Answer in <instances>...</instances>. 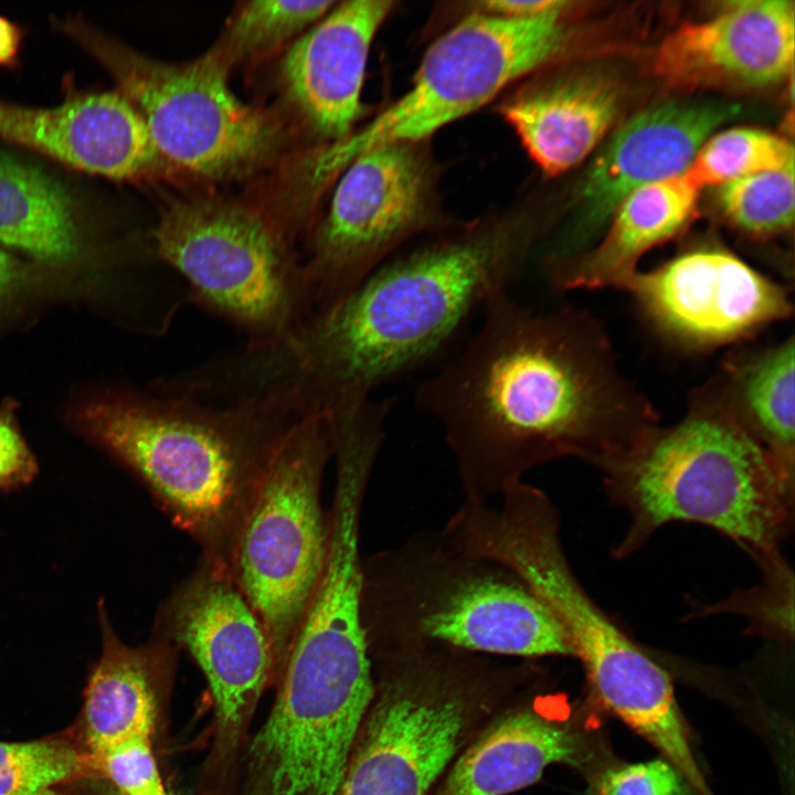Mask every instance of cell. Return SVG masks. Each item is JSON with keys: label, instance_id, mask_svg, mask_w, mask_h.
Masks as SVG:
<instances>
[{"label": "cell", "instance_id": "cell-1", "mask_svg": "<svg viewBox=\"0 0 795 795\" xmlns=\"http://www.w3.org/2000/svg\"><path fill=\"white\" fill-rule=\"evenodd\" d=\"M462 351L423 381L417 409L442 426L466 499L577 457L603 469L650 427L576 314L490 299Z\"/></svg>", "mask_w": 795, "mask_h": 795}, {"label": "cell", "instance_id": "cell-2", "mask_svg": "<svg viewBox=\"0 0 795 795\" xmlns=\"http://www.w3.org/2000/svg\"><path fill=\"white\" fill-rule=\"evenodd\" d=\"M537 230L521 215L487 221L386 259L258 351L263 386L307 415L329 413L424 365L478 309L508 292Z\"/></svg>", "mask_w": 795, "mask_h": 795}, {"label": "cell", "instance_id": "cell-3", "mask_svg": "<svg viewBox=\"0 0 795 795\" xmlns=\"http://www.w3.org/2000/svg\"><path fill=\"white\" fill-rule=\"evenodd\" d=\"M162 392L99 400L82 423L201 544L203 560L227 570L274 449L305 416L276 401L221 405Z\"/></svg>", "mask_w": 795, "mask_h": 795}, {"label": "cell", "instance_id": "cell-4", "mask_svg": "<svg viewBox=\"0 0 795 795\" xmlns=\"http://www.w3.org/2000/svg\"><path fill=\"white\" fill-rule=\"evenodd\" d=\"M628 518L616 558L674 522L707 526L755 561L780 551L794 526V470L746 427L729 401L693 406L678 424L645 431L603 469Z\"/></svg>", "mask_w": 795, "mask_h": 795}, {"label": "cell", "instance_id": "cell-5", "mask_svg": "<svg viewBox=\"0 0 795 795\" xmlns=\"http://www.w3.org/2000/svg\"><path fill=\"white\" fill-rule=\"evenodd\" d=\"M361 604L370 650L572 656L560 627L517 575L454 549L439 532L417 533L362 559Z\"/></svg>", "mask_w": 795, "mask_h": 795}, {"label": "cell", "instance_id": "cell-6", "mask_svg": "<svg viewBox=\"0 0 795 795\" xmlns=\"http://www.w3.org/2000/svg\"><path fill=\"white\" fill-rule=\"evenodd\" d=\"M272 710L248 752V795H337L374 697L363 628L309 616L276 677Z\"/></svg>", "mask_w": 795, "mask_h": 795}, {"label": "cell", "instance_id": "cell-7", "mask_svg": "<svg viewBox=\"0 0 795 795\" xmlns=\"http://www.w3.org/2000/svg\"><path fill=\"white\" fill-rule=\"evenodd\" d=\"M192 303L233 324L246 347L272 344L310 315L303 256L275 218L211 197L167 203L150 233Z\"/></svg>", "mask_w": 795, "mask_h": 795}, {"label": "cell", "instance_id": "cell-8", "mask_svg": "<svg viewBox=\"0 0 795 795\" xmlns=\"http://www.w3.org/2000/svg\"><path fill=\"white\" fill-rule=\"evenodd\" d=\"M332 456L328 414L293 425L267 463L229 558L232 580L267 633L276 676L325 566L329 513L320 490Z\"/></svg>", "mask_w": 795, "mask_h": 795}, {"label": "cell", "instance_id": "cell-9", "mask_svg": "<svg viewBox=\"0 0 795 795\" xmlns=\"http://www.w3.org/2000/svg\"><path fill=\"white\" fill-rule=\"evenodd\" d=\"M53 21L107 70L173 168L230 179L254 171L276 152L277 126L233 93L231 68L211 49L195 60L169 63L135 51L83 18Z\"/></svg>", "mask_w": 795, "mask_h": 795}, {"label": "cell", "instance_id": "cell-10", "mask_svg": "<svg viewBox=\"0 0 795 795\" xmlns=\"http://www.w3.org/2000/svg\"><path fill=\"white\" fill-rule=\"evenodd\" d=\"M570 4L528 18L475 11L460 20L426 50L405 94L324 152L319 174L328 178L381 145L420 144L544 65L565 44Z\"/></svg>", "mask_w": 795, "mask_h": 795}, {"label": "cell", "instance_id": "cell-11", "mask_svg": "<svg viewBox=\"0 0 795 795\" xmlns=\"http://www.w3.org/2000/svg\"><path fill=\"white\" fill-rule=\"evenodd\" d=\"M417 146L381 145L343 169L303 256L309 316L348 295L402 242L438 224L431 170Z\"/></svg>", "mask_w": 795, "mask_h": 795}, {"label": "cell", "instance_id": "cell-12", "mask_svg": "<svg viewBox=\"0 0 795 795\" xmlns=\"http://www.w3.org/2000/svg\"><path fill=\"white\" fill-rule=\"evenodd\" d=\"M388 661L337 795H427L463 741L469 706L448 660L422 649Z\"/></svg>", "mask_w": 795, "mask_h": 795}, {"label": "cell", "instance_id": "cell-13", "mask_svg": "<svg viewBox=\"0 0 795 795\" xmlns=\"http://www.w3.org/2000/svg\"><path fill=\"white\" fill-rule=\"evenodd\" d=\"M158 627L204 674L215 712L213 755L230 762L263 690L276 676L262 622L227 570L203 560L166 602Z\"/></svg>", "mask_w": 795, "mask_h": 795}, {"label": "cell", "instance_id": "cell-14", "mask_svg": "<svg viewBox=\"0 0 795 795\" xmlns=\"http://www.w3.org/2000/svg\"><path fill=\"white\" fill-rule=\"evenodd\" d=\"M664 331L698 347L727 343L785 318V290L717 247L682 253L625 287Z\"/></svg>", "mask_w": 795, "mask_h": 795}, {"label": "cell", "instance_id": "cell-15", "mask_svg": "<svg viewBox=\"0 0 795 795\" xmlns=\"http://www.w3.org/2000/svg\"><path fill=\"white\" fill-rule=\"evenodd\" d=\"M64 88V100L52 107L0 100V139L117 181L149 179L173 168L118 89H78L71 81Z\"/></svg>", "mask_w": 795, "mask_h": 795}, {"label": "cell", "instance_id": "cell-16", "mask_svg": "<svg viewBox=\"0 0 795 795\" xmlns=\"http://www.w3.org/2000/svg\"><path fill=\"white\" fill-rule=\"evenodd\" d=\"M792 1H731L707 20L687 23L658 47L654 70L679 87H760L793 68Z\"/></svg>", "mask_w": 795, "mask_h": 795}, {"label": "cell", "instance_id": "cell-17", "mask_svg": "<svg viewBox=\"0 0 795 795\" xmlns=\"http://www.w3.org/2000/svg\"><path fill=\"white\" fill-rule=\"evenodd\" d=\"M392 6L386 0L337 2L287 49L279 68L282 88L316 136L336 142L350 136L363 109L369 52Z\"/></svg>", "mask_w": 795, "mask_h": 795}, {"label": "cell", "instance_id": "cell-18", "mask_svg": "<svg viewBox=\"0 0 795 795\" xmlns=\"http://www.w3.org/2000/svg\"><path fill=\"white\" fill-rule=\"evenodd\" d=\"M732 105L669 100L636 114L593 161L581 191V230L591 233L621 201L647 183L681 174Z\"/></svg>", "mask_w": 795, "mask_h": 795}, {"label": "cell", "instance_id": "cell-19", "mask_svg": "<svg viewBox=\"0 0 795 795\" xmlns=\"http://www.w3.org/2000/svg\"><path fill=\"white\" fill-rule=\"evenodd\" d=\"M617 108V89L608 80L582 74L526 84L500 113L537 166L555 176L592 152Z\"/></svg>", "mask_w": 795, "mask_h": 795}, {"label": "cell", "instance_id": "cell-20", "mask_svg": "<svg viewBox=\"0 0 795 795\" xmlns=\"http://www.w3.org/2000/svg\"><path fill=\"white\" fill-rule=\"evenodd\" d=\"M702 189L683 172L642 186L614 211L601 244L583 257L551 258L548 276L560 289L618 287L637 273L640 256L678 234L691 219Z\"/></svg>", "mask_w": 795, "mask_h": 795}, {"label": "cell", "instance_id": "cell-21", "mask_svg": "<svg viewBox=\"0 0 795 795\" xmlns=\"http://www.w3.org/2000/svg\"><path fill=\"white\" fill-rule=\"evenodd\" d=\"M102 656L89 676L83 708V738L94 766L113 746L151 735L157 718V683L169 654L163 643L129 647L113 632L99 607Z\"/></svg>", "mask_w": 795, "mask_h": 795}, {"label": "cell", "instance_id": "cell-22", "mask_svg": "<svg viewBox=\"0 0 795 795\" xmlns=\"http://www.w3.org/2000/svg\"><path fill=\"white\" fill-rule=\"evenodd\" d=\"M576 755V740L566 728L519 710L487 728L434 795H507L536 783L551 764L575 763Z\"/></svg>", "mask_w": 795, "mask_h": 795}, {"label": "cell", "instance_id": "cell-23", "mask_svg": "<svg viewBox=\"0 0 795 795\" xmlns=\"http://www.w3.org/2000/svg\"><path fill=\"white\" fill-rule=\"evenodd\" d=\"M0 244L49 264L71 263L83 252L78 203L50 171L0 151Z\"/></svg>", "mask_w": 795, "mask_h": 795}, {"label": "cell", "instance_id": "cell-24", "mask_svg": "<svg viewBox=\"0 0 795 795\" xmlns=\"http://www.w3.org/2000/svg\"><path fill=\"white\" fill-rule=\"evenodd\" d=\"M733 410L756 438L794 470V340L731 369Z\"/></svg>", "mask_w": 795, "mask_h": 795}, {"label": "cell", "instance_id": "cell-25", "mask_svg": "<svg viewBox=\"0 0 795 795\" xmlns=\"http://www.w3.org/2000/svg\"><path fill=\"white\" fill-rule=\"evenodd\" d=\"M336 3L331 0L243 2L235 9L211 50L230 68L265 56L303 34Z\"/></svg>", "mask_w": 795, "mask_h": 795}, {"label": "cell", "instance_id": "cell-26", "mask_svg": "<svg viewBox=\"0 0 795 795\" xmlns=\"http://www.w3.org/2000/svg\"><path fill=\"white\" fill-rule=\"evenodd\" d=\"M91 767L87 752L64 738L0 741V795H63Z\"/></svg>", "mask_w": 795, "mask_h": 795}, {"label": "cell", "instance_id": "cell-27", "mask_svg": "<svg viewBox=\"0 0 795 795\" xmlns=\"http://www.w3.org/2000/svg\"><path fill=\"white\" fill-rule=\"evenodd\" d=\"M792 163L794 148L787 140L761 129L739 127L711 135L687 172L703 189Z\"/></svg>", "mask_w": 795, "mask_h": 795}, {"label": "cell", "instance_id": "cell-28", "mask_svg": "<svg viewBox=\"0 0 795 795\" xmlns=\"http://www.w3.org/2000/svg\"><path fill=\"white\" fill-rule=\"evenodd\" d=\"M794 163L719 186L718 202L740 231L767 237L789 230L794 220Z\"/></svg>", "mask_w": 795, "mask_h": 795}, {"label": "cell", "instance_id": "cell-29", "mask_svg": "<svg viewBox=\"0 0 795 795\" xmlns=\"http://www.w3.org/2000/svg\"><path fill=\"white\" fill-rule=\"evenodd\" d=\"M763 582L749 591L735 592L725 601L701 605L696 615L738 614L750 629L776 639L793 638L794 574L780 551L756 560Z\"/></svg>", "mask_w": 795, "mask_h": 795}, {"label": "cell", "instance_id": "cell-30", "mask_svg": "<svg viewBox=\"0 0 795 795\" xmlns=\"http://www.w3.org/2000/svg\"><path fill=\"white\" fill-rule=\"evenodd\" d=\"M589 795H700L665 757L614 765L596 774Z\"/></svg>", "mask_w": 795, "mask_h": 795}, {"label": "cell", "instance_id": "cell-31", "mask_svg": "<svg viewBox=\"0 0 795 795\" xmlns=\"http://www.w3.org/2000/svg\"><path fill=\"white\" fill-rule=\"evenodd\" d=\"M149 736H137L105 752L96 762L121 795H169L162 783Z\"/></svg>", "mask_w": 795, "mask_h": 795}, {"label": "cell", "instance_id": "cell-32", "mask_svg": "<svg viewBox=\"0 0 795 795\" xmlns=\"http://www.w3.org/2000/svg\"><path fill=\"white\" fill-rule=\"evenodd\" d=\"M36 462L9 412H0V490L28 484Z\"/></svg>", "mask_w": 795, "mask_h": 795}, {"label": "cell", "instance_id": "cell-33", "mask_svg": "<svg viewBox=\"0 0 795 795\" xmlns=\"http://www.w3.org/2000/svg\"><path fill=\"white\" fill-rule=\"evenodd\" d=\"M563 2L558 0H492L478 3L475 11L510 18H528L551 11Z\"/></svg>", "mask_w": 795, "mask_h": 795}, {"label": "cell", "instance_id": "cell-34", "mask_svg": "<svg viewBox=\"0 0 795 795\" xmlns=\"http://www.w3.org/2000/svg\"><path fill=\"white\" fill-rule=\"evenodd\" d=\"M25 31L15 21L0 14V68H17Z\"/></svg>", "mask_w": 795, "mask_h": 795}, {"label": "cell", "instance_id": "cell-35", "mask_svg": "<svg viewBox=\"0 0 795 795\" xmlns=\"http://www.w3.org/2000/svg\"><path fill=\"white\" fill-rule=\"evenodd\" d=\"M29 269L24 263L0 247V305L26 283Z\"/></svg>", "mask_w": 795, "mask_h": 795}, {"label": "cell", "instance_id": "cell-36", "mask_svg": "<svg viewBox=\"0 0 795 795\" xmlns=\"http://www.w3.org/2000/svg\"><path fill=\"white\" fill-rule=\"evenodd\" d=\"M98 795H121L115 787H108Z\"/></svg>", "mask_w": 795, "mask_h": 795}]
</instances>
